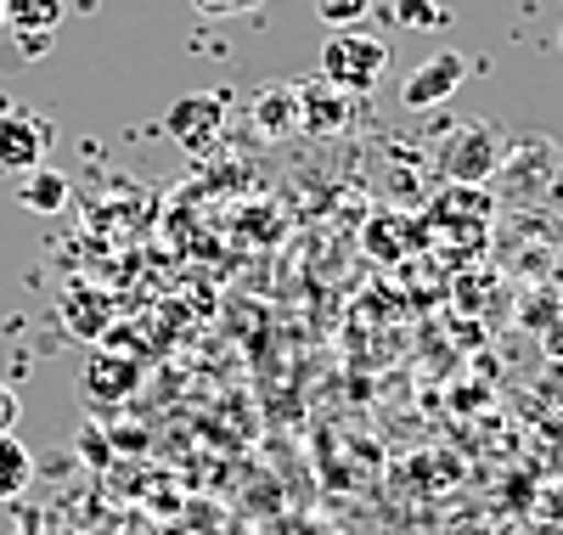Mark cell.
<instances>
[{
    "instance_id": "cell-1",
    "label": "cell",
    "mask_w": 563,
    "mask_h": 535,
    "mask_svg": "<svg viewBox=\"0 0 563 535\" xmlns=\"http://www.w3.org/2000/svg\"><path fill=\"white\" fill-rule=\"evenodd\" d=\"M389 74V45L372 34V29H333L321 40V79L327 85H339L344 96H355V90H372Z\"/></svg>"
},
{
    "instance_id": "cell-2",
    "label": "cell",
    "mask_w": 563,
    "mask_h": 535,
    "mask_svg": "<svg viewBox=\"0 0 563 535\" xmlns=\"http://www.w3.org/2000/svg\"><path fill=\"white\" fill-rule=\"evenodd\" d=\"M440 170L456 181H485L490 170H501V135L485 119H467L445 148H440Z\"/></svg>"
},
{
    "instance_id": "cell-3",
    "label": "cell",
    "mask_w": 563,
    "mask_h": 535,
    "mask_svg": "<svg viewBox=\"0 0 563 535\" xmlns=\"http://www.w3.org/2000/svg\"><path fill=\"white\" fill-rule=\"evenodd\" d=\"M45 153H52V124L40 113L23 108L0 113V175H29L45 164Z\"/></svg>"
},
{
    "instance_id": "cell-4",
    "label": "cell",
    "mask_w": 563,
    "mask_h": 535,
    "mask_svg": "<svg viewBox=\"0 0 563 535\" xmlns=\"http://www.w3.org/2000/svg\"><path fill=\"white\" fill-rule=\"evenodd\" d=\"M462 79H467V57L462 52H451V45H440L434 57H422L417 63V74L400 85V102L406 108H440V102H451V96L462 90Z\"/></svg>"
},
{
    "instance_id": "cell-5",
    "label": "cell",
    "mask_w": 563,
    "mask_h": 535,
    "mask_svg": "<svg viewBox=\"0 0 563 535\" xmlns=\"http://www.w3.org/2000/svg\"><path fill=\"white\" fill-rule=\"evenodd\" d=\"M0 18H7L0 34H18L23 52L40 57V52H52V34L63 23V0H0Z\"/></svg>"
},
{
    "instance_id": "cell-6",
    "label": "cell",
    "mask_w": 563,
    "mask_h": 535,
    "mask_svg": "<svg viewBox=\"0 0 563 535\" xmlns=\"http://www.w3.org/2000/svg\"><path fill=\"white\" fill-rule=\"evenodd\" d=\"M220 119H225V102H220V96H209V90H198V96H180V102L169 108V135L180 141V148L203 153L209 141L220 135Z\"/></svg>"
},
{
    "instance_id": "cell-7",
    "label": "cell",
    "mask_w": 563,
    "mask_h": 535,
    "mask_svg": "<svg viewBox=\"0 0 563 535\" xmlns=\"http://www.w3.org/2000/svg\"><path fill=\"white\" fill-rule=\"evenodd\" d=\"M299 90V130H316V135H339L344 119H350V96L339 85H327L321 74L310 85H294Z\"/></svg>"
},
{
    "instance_id": "cell-8",
    "label": "cell",
    "mask_w": 563,
    "mask_h": 535,
    "mask_svg": "<svg viewBox=\"0 0 563 535\" xmlns=\"http://www.w3.org/2000/svg\"><path fill=\"white\" fill-rule=\"evenodd\" d=\"M254 130H260L265 141L294 135V130H299V90H294V85H276V90L254 96Z\"/></svg>"
},
{
    "instance_id": "cell-9",
    "label": "cell",
    "mask_w": 563,
    "mask_h": 535,
    "mask_svg": "<svg viewBox=\"0 0 563 535\" xmlns=\"http://www.w3.org/2000/svg\"><path fill=\"white\" fill-rule=\"evenodd\" d=\"M18 204L23 209H34V215H57L63 204H68V181L57 175V170H29V175H18Z\"/></svg>"
},
{
    "instance_id": "cell-10",
    "label": "cell",
    "mask_w": 563,
    "mask_h": 535,
    "mask_svg": "<svg viewBox=\"0 0 563 535\" xmlns=\"http://www.w3.org/2000/svg\"><path fill=\"white\" fill-rule=\"evenodd\" d=\"M34 479V457L23 451V440H12V434H0V502H12L29 491Z\"/></svg>"
},
{
    "instance_id": "cell-11",
    "label": "cell",
    "mask_w": 563,
    "mask_h": 535,
    "mask_svg": "<svg viewBox=\"0 0 563 535\" xmlns=\"http://www.w3.org/2000/svg\"><path fill=\"white\" fill-rule=\"evenodd\" d=\"M63 321H68L74 332H102L108 305H102L97 294H85V299H79V294H68V299H63Z\"/></svg>"
},
{
    "instance_id": "cell-12",
    "label": "cell",
    "mask_w": 563,
    "mask_h": 535,
    "mask_svg": "<svg viewBox=\"0 0 563 535\" xmlns=\"http://www.w3.org/2000/svg\"><path fill=\"white\" fill-rule=\"evenodd\" d=\"M366 7H372V0H316V18L327 29H355L366 18Z\"/></svg>"
},
{
    "instance_id": "cell-13",
    "label": "cell",
    "mask_w": 563,
    "mask_h": 535,
    "mask_svg": "<svg viewBox=\"0 0 563 535\" xmlns=\"http://www.w3.org/2000/svg\"><path fill=\"white\" fill-rule=\"evenodd\" d=\"M395 12L400 23H429V29L445 23V7H434V0H395Z\"/></svg>"
},
{
    "instance_id": "cell-14",
    "label": "cell",
    "mask_w": 563,
    "mask_h": 535,
    "mask_svg": "<svg viewBox=\"0 0 563 535\" xmlns=\"http://www.w3.org/2000/svg\"><path fill=\"white\" fill-rule=\"evenodd\" d=\"M124 378H135L130 372V361H108V356H97V361H90V372H85V389H97V383H124Z\"/></svg>"
},
{
    "instance_id": "cell-15",
    "label": "cell",
    "mask_w": 563,
    "mask_h": 535,
    "mask_svg": "<svg viewBox=\"0 0 563 535\" xmlns=\"http://www.w3.org/2000/svg\"><path fill=\"white\" fill-rule=\"evenodd\" d=\"M198 12H209V18H243V12H254L260 0H192Z\"/></svg>"
},
{
    "instance_id": "cell-16",
    "label": "cell",
    "mask_w": 563,
    "mask_h": 535,
    "mask_svg": "<svg viewBox=\"0 0 563 535\" xmlns=\"http://www.w3.org/2000/svg\"><path fill=\"white\" fill-rule=\"evenodd\" d=\"M23 417V401H18V389L12 383H0V434H12Z\"/></svg>"
},
{
    "instance_id": "cell-17",
    "label": "cell",
    "mask_w": 563,
    "mask_h": 535,
    "mask_svg": "<svg viewBox=\"0 0 563 535\" xmlns=\"http://www.w3.org/2000/svg\"><path fill=\"white\" fill-rule=\"evenodd\" d=\"M0 29H7V18H0Z\"/></svg>"
}]
</instances>
